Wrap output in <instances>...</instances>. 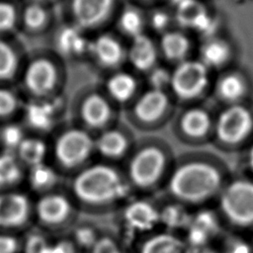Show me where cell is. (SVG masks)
Wrapping results in <instances>:
<instances>
[{"instance_id":"cell-21","label":"cell","mask_w":253,"mask_h":253,"mask_svg":"<svg viewBox=\"0 0 253 253\" xmlns=\"http://www.w3.org/2000/svg\"><path fill=\"white\" fill-rule=\"evenodd\" d=\"M169 107L166 91L148 89L136 100L133 111L135 117L143 123H153L159 120Z\"/></svg>"},{"instance_id":"cell-27","label":"cell","mask_w":253,"mask_h":253,"mask_svg":"<svg viewBox=\"0 0 253 253\" xmlns=\"http://www.w3.org/2000/svg\"><path fill=\"white\" fill-rule=\"evenodd\" d=\"M112 111L111 104L104 96L93 93L84 99L80 108V115L88 126L99 128L110 122Z\"/></svg>"},{"instance_id":"cell-41","label":"cell","mask_w":253,"mask_h":253,"mask_svg":"<svg viewBox=\"0 0 253 253\" xmlns=\"http://www.w3.org/2000/svg\"><path fill=\"white\" fill-rule=\"evenodd\" d=\"M47 236L40 229L29 232L22 239L21 253H49L51 242Z\"/></svg>"},{"instance_id":"cell-23","label":"cell","mask_w":253,"mask_h":253,"mask_svg":"<svg viewBox=\"0 0 253 253\" xmlns=\"http://www.w3.org/2000/svg\"><path fill=\"white\" fill-rule=\"evenodd\" d=\"M95 152L105 159L104 162L114 164L127 156L129 140L117 129H107L95 139Z\"/></svg>"},{"instance_id":"cell-35","label":"cell","mask_w":253,"mask_h":253,"mask_svg":"<svg viewBox=\"0 0 253 253\" xmlns=\"http://www.w3.org/2000/svg\"><path fill=\"white\" fill-rule=\"evenodd\" d=\"M102 232L103 230L94 223L78 220L67 235L71 238L79 253H88Z\"/></svg>"},{"instance_id":"cell-26","label":"cell","mask_w":253,"mask_h":253,"mask_svg":"<svg viewBox=\"0 0 253 253\" xmlns=\"http://www.w3.org/2000/svg\"><path fill=\"white\" fill-rule=\"evenodd\" d=\"M161 229L183 234L191 219L193 210L164 196L158 197Z\"/></svg>"},{"instance_id":"cell-6","label":"cell","mask_w":253,"mask_h":253,"mask_svg":"<svg viewBox=\"0 0 253 253\" xmlns=\"http://www.w3.org/2000/svg\"><path fill=\"white\" fill-rule=\"evenodd\" d=\"M226 231L253 228V180L230 177L213 204Z\"/></svg>"},{"instance_id":"cell-5","label":"cell","mask_w":253,"mask_h":253,"mask_svg":"<svg viewBox=\"0 0 253 253\" xmlns=\"http://www.w3.org/2000/svg\"><path fill=\"white\" fill-rule=\"evenodd\" d=\"M48 137V162L64 177L69 178L91 164L95 152V139L80 127L54 130Z\"/></svg>"},{"instance_id":"cell-8","label":"cell","mask_w":253,"mask_h":253,"mask_svg":"<svg viewBox=\"0 0 253 253\" xmlns=\"http://www.w3.org/2000/svg\"><path fill=\"white\" fill-rule=\"evenodd\" d=\"M119 224L125 236L133 242L153 231L161 229L158 197L132 196L118 211Z\"/></svg>"},{"instance_id":"cell-52","label":"cell","mask_w":253,"mask_h":253,"mask_svg":"<svg viewBox=\"0 0 253 253\" xmlns=\"http://www.w3.org/2000/svg\"><path fill=\"white\" fill-rule=\"evenodd\" d=\"M0 150H1V147H0Z\"/></svg>"},{"instance_id":"cell-12","label":"cell","mask_w":253,"mask_h":253,"mask_svg":"<svg viewBox=\"0 0 253 253\" xmlns=\"http://www.w3.org/2000/svg\"><path fill=\"white\" fill-rule=\"evenodd\" d=\"M34 202L16 190L0 191V231L16 233L33 222Z\"/></svg>"},{"instance_id":"cell-34","label":"cell","mask_w":253,"mask_h":253,"mask_svg":"<svg viewBox=\"0 0 253 253\" xmlns=\"http://www.w3.org/2000/svg\"><path fill=\"white\" fill-rule=\"evenodd\" d=\"M246 91L243 78L237 73L223 74L216 82L215 92L219 99L229 105L237 104Z\"/></svg>"},{"instance_id":"cell-44","label":"cell","mask_w":253,"mask_h":253,"mask_svg":"<svg viewBox=\"0 0 253 253\" xmlns=\"http://www.w3.org/2000/svg\"><path fill=\"white\" fill-rule=\"evenodd\" d=\"M170 15L164 10H156L150 16V26L156 32H160L162 34L169 31L168 27L170 25Z\"/></svg>"},{"instance_id":"cell-18","label":"cell","mask_w":253,"mask_h":253,"mask_svg":"<svg viewBox=\"0 0 253 253\" xmlns=\"http://www.w3.org/2000/svg\"><path fill=\"white\" fill-rule=\"evenodd\" d=\"M52 47L50 50L61 58H76L89 51L90 41L84 30L73 23H64L52 29Z\"/></svg>"},{"instance_id":"cell-24","label":"cell","mask_w":253,"mask_h":253,"mask_svg":"<svg viewBox=\"0 0 253 253\" xmlns=\"http://www.w3.org/2000/svg\"><path fill=\"white\" fill-rule=\"evenodd\" d=\"M62 176L49 163L44 162L27 170L26 181L30 189L42 196L62 188Z\"/></svg>"},{"instance_id":"cell-16","label":"cell","mask_w":253,"mask_h":253,"mask_svg":"<svg viewBox=\"0 0 253 253\" xmlns=\"http://www.w3.org/2000/svg\"><path fill=\"white\" fill-rule=\"evenodd\" d=\"M184 235L158 229L133 242L130 253H195Z\"/></svg>"},{"instance_id":"cell-20","label":"cell","mask_w":253,"mask_h":253,"mask_svg":"<svg viewBox=\"0 0 253 253\" xmlns=\"http://www.w3.org/2000/svg\"><path fill=\"white\" fill-rule=\"evenodd\" d=\"M102 66L115 68L126 57V51L121 42L114 36L102 34L90 41L89 51Z\"/></svg>"},{"instance_id":"cell-37","label":"cell","mask_w":253,"mask_h":253,"mask_svg":"<svg viewBox=\"0 0 253 253\" xmlns=\"http://www.w3.org/2000/svg\"><path fill=\"white\" fill-rule=\"evenodd\" d=\"M118 26L122 33L133 39L144 34L145 21L139 10L133 7H126L119 16Z\"/></svg>"},{"instance_id":"cell-48","label":"cell","mask_w":253,"mask_h":253,"mask_svg":"<svg viewBox=\"0 0 253 253\" xmlns=\"http://www.w3.org/2000/svg\"><path fill=\"white\" fill-rule=\"evenodd\" d=\"M31 1L42 3V4H45V5H49V6H54V4H55L56 2H58L59 0H31Z\"/></svg>"},{"instance_id":"cell-19","label":"cell","mask_w":253,"mask_h":253,"mask_svg":"<svg viewBox=\"0 0 253 253\" xmlns=\"http://www.w3.org/2000/svg\"><path fill=\"white\" fill-rule=\"evenodd\" d=\"M115 0H69L71 23L82 30L96 28L107 21Z\"/></svg>"},{"instance_id":"cell-39","label":"cell","mask_w":253,"mask_h":253,"mask_svg":"<svg viewBox=\"0 0 253 253\" xmlns=\"http://www.w3.org/2000/svg\"><path fill=\"white\" fill-rule=\"evenodd\" d=\"M214 246L219 253H253L251 242L241 237L238 232L224 231Z\"/></svg>"},{"instance_id":"cell-38","label":"cell","mask_w":253,"mask_h":253,"mask_svg":"<svg viewBox=\"0 0 253 253\" xmlns=\"http://www.w3.org/2000/svg\"><path fill=\"white\" fill-rule=\"evenodd\" d=\"M27 130L20 121L10 122L0 126L1 150L15 152L19 144L27 135Z\"/></svg>"},{"instance_id":"cell-42","label":"cell","mask_w":253,"mask_h":253,"mask_svg":"<svg viewBox=\"0 0 253 253\" xmlns=\"http://www.w3.org/2000/svg\"><path fill=\"white\" fill-rule=\"evenodd\" d=\"M148 81L150 88L165 91L167 87L170 88L171 82V71L165 67L155 66L148 72Z\"/></svg>"},{"instance_id":"cell-7","label":"cell","mask_w":253,"mask_h":253,"mask_svg":"<svg viewBox=\"0 0 253 253\" xmlns=\"http://www.w3.org/2000/svg\"><path fill=\"white\" fill-rule=\"evenodd\" d=\"M80 211L68 192L60 188L34 202L33 222L47 235H67L79 220Z\"/></svg>"},{"instance_id":"cell-17","label":"cell","mask_w":253,"mask_h":253,"mask_svg":"<svg viewBox=\"0 0 253 253\" xmlns=\"http://www.w3.org/2000/svg\"><path fill=\"white\" fill-rule=\"evenodd\" d=\"M28 53L19 36L0 37V84H17Z\"/></svg>"},{"instance_id":"cell-30","label":"cell","mask_w":253,"mask_h":253,"mask_svg":"<svg viewBox=\"0 0 253 253\" xmlns=\"http://www.w3.org/2000/svg\"><path fill=\"white\" fill-rule=\"evenodd\" d=\"M191 44L188 37L181 31L169 30L162 34L159 49L170 61L180 63L187 58Z\"/></svg>"},{"instance_id":"cell-29","label":"cell","mask_w":253,"mask_h":253,"mask_svg":"<svg viewBox=\"0 0 253 253\" xmlns=\"http://www.w3.org/2000/svg\"><path fill=\"white\" fill-rule=\"evenodd\" d=\"M26 100L14 84H0V126L20 121Z\"/></svg>"},{"instance_id":"cell-9","label":"cell","mask_w":253,"mask_h":253,"mask_svg":"<svg viewBox=\"0 0 253 253\" xmlns=\"http://www.w3.org/2000/svg\"><path fill=\"white\" fill-rule=\"evenodd\" d=\"M63 110L61 95L42 100L26 101L20 122L28 133L45 137L57 128Z\"/></svg>"},{"instance_id":"cell-2","label":"cell","mask_w":253,"mask_h":253,"mask_svg":"<svg viewBox=\"0 0 253 253\" xmlns=\"http://www.w3.org/2000/svg\"><path fill=\"white\" fill-rule=\"evenodd\" d=\"M67 190L81 213L117 212L132 196L123 169L107 162L91 163L69 178Z\"/></svg>"},{"instance_id":"cell-47","label":"cell","mask_w":253,"mask_h":253,"mask_svg":"<svg viewBox=\"0 0 253 253\" xmlns=\"http://www.w3.org/2000/svg\"><path fill=\"white\" fill-rule=\"evenodd\" d=\"M247 161H248V166L249 168L253 171V144L251 145L249 152H248V156H247Z\"/></svg>"},{"instance_id":"cell-11","label":"cell","mask_w":253,"mask_h":253,"mask_svg":"<svg viewBox=\"0 0 253 253\" xmlns=\"http://www.w3.org/2000/svg\"><path fill=\"white\" fill-rule=\"evenodd\" d=\"M226 231L213 206L193 211L183 235L194 250L214 245Z\"/></svg>"},{"instance_id":"cell-13","label":"cell","mask_w":253,"mask_h":253,"mask_svg":"<svg viewBox=\"0 0 253 253\" xmlns=\"http://www.w3.org/2000/svg\"><path fill=\"white\" fill-rule=\"evenodd\" d=\"M253 127L250 112L239 104L229 105L217 117L214 130L217 140L224 145H236L242 142Z\"/></svg>"},{"instance_id":"cell-15","label":"cell","mask_w":253,"mask_h":253,"mask_svg":"<svg viewBox=\"0 0 253 253\" xmlns=\"http://www.w3.org/2000/svg\"><path fill=\"white\" fill-rule=\"evenodd\" d=\"M175 19L182 28L199 33L205 40L215 37L218 28L217 19L199 0H186L177 5Z\"/></svg>"},{"instance_id":"cell-14","label":"cell","mask_w":253,"mask_h":253,"mask_svg":"<svg viewBox=\"0 0 253 253\" xmlns=\"http://www.w3.org/2000/svg\"><path fill=\"white\" fill-rule=\"evenodd\" d=\"M53 6L23 0L20 6L19 37L36 38L49 33L54 23Z\"/></svg>"},{"instance_id":"cell-22","label":"cell","mask_w":253,"mask_h":253,"mask_svg":"<svg viewBox=\"0 0 253 253\" xmlns=\"http://www.w3.org/2000/svg\"><path fill=\"white\" fill-rule=\"evenodd\" d=\"M14 153L27 170L44 162H48V137L27 133Z\"/></svg>"},{"instance_id":"cell-28","label":"cell","mask_w":253,"mask_h":253,"mask_svg":"<svg viewBox=\"0 0 253 253\" xmlns=\"http://www.w3.org/2000/svg\"><path fill=\"white\" fill-rule=\"evenodd\" d=\"M27 169L11 151L0 150V191L16 190L26 181Z\"/></svg>"},{"instance_id":"cell-31","label":"cell","mask_w":253,"mask_h":253,"mask_svg":"<svg viewBox=\"0 0 253 253\" xmlns=\"http://www.w3.org/2000/svg\"><path fill=\"white\" fill-rule=\"evenodd\" d=\"M231 56L228 42L220 38L206 39L200 48V60L209 68L223 66Z\"/></svg>"},{"instance_id":"cell-36","label":"cell","mask_w":253,"mask_h":253,"mask_svg":"<svg viewBox=\"0 0 253 253\" xmlns=\"http://www.w3.org/2000/svg\"><path fill=\"white\" fill-rule=\"evenodd\" d=\"M21 2L17 0H0V37L19 36Z\"/></svg>"},{"instance_id":"cell-4","label":"cell","mask_w":253,"mask_h":253,"mask_svg":"<svg viewBox=\"0 0 253 253\" xmlns=\"http://www.w3.org/2000/svg\"><path fill=\"white\" fill-rule=\"evenodd\" d=\"M62 69L60 58L50 49L29 51L17 87L26 101L60 95Z\"/></svg>"},{"instance_id":"cell-45","label":"cell","mask_w":253,"mask_h":253,"mask_svg":"<svg viewBox=\"0 0 253 253\" xmlns=\"http://www.w3.org/2000/svg\"><path fill=\"white\" fill-rule=\"evenodd\" d=\"M49 253H79V251L71 238L66 235L65 237L59 236L54 243L51 242Z\"/></svg>"},{"instance_id":"cell-25","label":"cell","mask_w":253,"mask_h":253,"mask_svg":"<svg viewBox=\"0 0 253 253\" xmlns=\"http://www.w3.org/2000/svg\"><path fill=\"white\" fill-rule=\"evenodd\" d=\"M126 57L136 70L149 72L156 66L158 49L153 41L142 34L131 39Z\"/></svg>"},{"instance_id":"cell-43","label":"cell","mask_w":253,"mask_h":253,"mask_svg":"<svg viewBox=\"0 0 253 253\" xmlns=\"http://www.w3.org/2000/svg\"><path fill=\"white\" fill-rule=\"evenodd\" d=\"M22 239L13 232L0 231V253H21Z\"/></svg>"},{"instance_id":"cell-32","label":"cell","mask_w":253,"mask_h":253,"mask_svg":"<svg viewBox=\"0 0 253 253\" xmlns=\"http://www.w3.org/2000/svg\"><path fill=\"white\" fill-rule=\"evenodd\" d=\"M211 126L210 114L202 108L187 110L180 120V126L183 132L193 139H200L206 136Z\"/></svg>"},{"instance_id":"cell-50","label":"cell","mask_w":253,"mask_h":253,"mask_svg":"<svg viewBox=\"0 0 253 253\" xmlns=\"http://www.w3.org/2000/svg\"><path fill=\"white\" fill-rule=\"evenodd\" d=\"M251 244H252V247H253V234H252V239H251Z\"/></svg>"},{"instance_id":"cell-3","label":"cell","mask_w":253,"mask_h":253,"mask_svg":"<svg viewBox=\"0 0 253 253\" xmlns=\"http://www.w3.org/2000/svg\"><path fill=\"white\" fill-rule=\"evenodd\" d=\"M173 164L168 150L146 143L128 155L123 171L134 195L155 196L163 190Z\"/></svg>"},{"instance_id":"cell-46","label":"cell","mask_w":253,"mask_h":253,"mask_svg":"<svg viewBox=\"0 0 253 253\" xmlns=\"http://www.w3.org/2000/svg\"><path fill=\"white\" fill-rule=\"evenodd\" d=\"M195 253H219V252L214 245H211V246H207L202 249L196 250Z\"/></svg>"},{"instance_id":"cell-40","label":"cell","mask_w":253,"mask_h":253,"mask_svg":"<svg viewBox=\"0 0 253 253\" xmlns=\"http://www.w3.org/2000/svg\"><path fill=\"white\" fill-rule=\"evenodd\" d=\"M127 249L122 236L112 231H103L88 253H124Z\"/></svg>"},{"instance_id":"cell-10","label":"cell","mask_w":253,"mask_h":253,"mask_svg":"<svg viewBox=\"0 0 253 253\" xmlns=\"http://www.w3.org/2000/svg\"><path fill=\"white\" fill-rule=\"evenodd\" d=\"M210 83V69L200 60L186 59L171 71L170 88L181 100L200 97Z\"/></svg>"},{"instance_id":"cell-49","label":"cell","mask_w":253,"mask_h":253,"mask_svg":"<svg viewBox=\"0 0 253 253\" xmlns=\"http://www.w3.org/2000/svg\"><path fill=\"white\" fill-rule=\"evenodd\" d=\"M173 5H175V7L177 6V5H179L180 3H182V2H184V1H186V0H169Z\"/></svg>"},{"instance_id":"cell-1","label":"cell","mask_w":253,"mask_h":253,"mask_svg":"<svg viewBox=\"0 0 253 253\" xmlns=\"http://www.w3.org/2000/svg\"><path fill=\"white\" fill-rule=\"evenodd\" d=\"M226 166L211 155H187L173 164L162 196L191 210L213 206L230 179Z\"/></svg>"},{"instance_id":"cell-51","label":"cell","mask_w":253,"mask_h":253,"mask_svg":"<svg viewBox=\"0 0 253 253\" xmlns=\"http://www.w3.org/2000/svg\"><path fill=\"white\" fill-rule=\"evenodd\" d=\"M17 1H23V0H17Z\"/></svg>"},{"instance_id":"cell-33","label":"cell","mask_w":253,"mask_h":253,"mask_svg":"<svg viewBox=\"0 0 253 253\" xmlns=\"http://www.w3.org/2000/svg\"><path fill=\"white\" fill-rule=\"evenodd\" d=\"M106 88L108 94L115 101L124 103L127 102L134 96L137 90V83L130 73L118 71L108 79Z\"/></svg>"}]
</instances>
